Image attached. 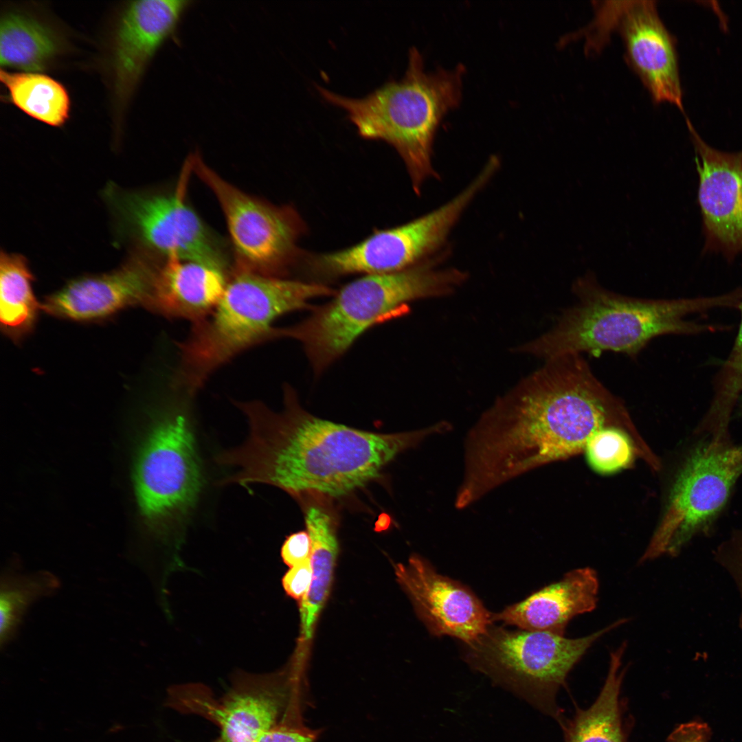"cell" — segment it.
<instances>
[{
    "mask_svg": "<svg viewBox=\"0 0 742 742\" xmlns=\"http://www.w3.org/2000/svg\"><path fill=\"white\" fill-rule=\"evenodd\" d=\"M58 50L50 30L38 21L18 12L2 16L0 25V63L25 72H38Z\"/></svg>",
    "mask_w": 742,
    "mask_h": 742,
    "instance_id": "obj_23",
    "label": "cell"
},
{
    "mask_svg": "<svg viewBox=\"0 0 742 742\" xmlns=\"http://www.w3.org/2000/svg\"><path fill=\"white\" fill-rule=\"evenodd\" d=\"M464 71L462 65L427 71L422 54L412 47L404 76L362 98L315 86L325 100L347 111L361 136L383 139L396 150L419 195L426 181L438 177L432 165L435 135L442 117L460 102Z\"/></svg>",
    "mask_w": 742,
    "mask_h": 742,
    "instance_id": "obj_4",
    "label": "cell"
},
{
    "mask_svg": "<svg viewBox=\"0 0 742 742\" xmlns=\"http://www.w3.org/2000/svg\"><path fill=\"white\" fill-rule=\"evenodd\" d=\"M710 726L701 721H692L677 726L669 734L667 742H710Z\"/></svg>",
    "mask_w": 742,
    "mask_h": 742,
    "instance_id": "obj_32",
    "label": "cell"
},
{
    "mask_svg": "<svg viewBox=\"0 0 742 742\" xmlns=\"http://www.w3.org/2000/svg\"><path fill=\"white\" fill-rule=\"evenodd\" d=\"M741 321L732 348L713 380V395L703 423L717 430L729 428L732 414L742 392V304Z\"/></svg>",
    "mask_w": 742,
    "mask_h": 742,
    "instance_id": "obj_27",
    "label": "cell"
},
{
    "mask_svg": "<svg viewBox=\"0 0 742 742\" xmlns=\"http://www.w3.org/2000/svg\"><path fill=\"white\" fill-rule=\"evenodd\" d=\"M696 435L675 471L640 563L664 554L675 556L695 537L712 534L742 475V444L730 437Z\"/></svg>",
    "mask_w": 742,
    "mask_h": 742,
    "instance_id": "obj_8",
    "label": "cell"
},
{
    "mask_svg": "<svg viewBox=\"0 0 742 742\" xmlns=\"http://www.w3.org/2000/svg\"><path fill=\"white\" fill-rule=\"evenodd\" d=\"M626 649L623 642L611 652L607 678L596 701L587 709H578L561 728L565 742H627L622 726L620 691L625 670L620 669Z\"/></svg>",
    "mask_w": 742,
    "mask_h": 742,
    "instance_id": "obj_22",
    "label": "cell"
},
{
    "mask_svg": "<svg viewBox=\"0 0 742 742\" xmlns=\"http://www.w3.org/2000/svg\"><path fill=\"white\" fill-rule=\"evenodd\" d=\"M236 405L247 418L249 432L243 445L217 457L220 464L235 469L223 483L247 489L269 484L298 499L346 495L377 477L401 453L440 432L432 425L382 434L322 419L301 406L289 385L281 412L258 401Z\"/></svg>",
    "mask_w": 742,
    "mask_h": 742,
    "instance_id": "obj_2",
    "label": "cell"
},
{
    "mask_svg": "<svg viewBox=\"0 0 742 742\" xmlns=\"http://www.w3.org/2000/svg\"><path fill=\"white\" fill-rule=\"evenodd\" d=\"M394 567L398 583L433 635L469 644L492 625L493 614L471 589L438 573L423 558L414 555Z\"/></svg>",
    "mask_w": 742,
    "mask_h": 742,
    "instance_id": "obj_15",
    "label": "cell"
},
{
    "mask_svg": "<svg viewBox=\"0 0 742 742\" xmlns=\"http://www.w3.org/2000/svg\"><path fill=\"white\" fill-rule=\"evenodd\" d=\"M191 1L141 0L124 10L115 36L114 68L121 97L130 95L160 46L175 32Z\"/></svg>",
    "mask_w": 742,
    "mask_h": 742,
    "instance_id": "obj_17",
    "label": "cell"
},
{
    "mask_svg": "<svg viewBox=\"0 0 742 742\" xmlns=\"http://www.w3.org/2000/svg\"><path fill=\"white\" fill-rule=\"evenodd\" d=\"M621 618L586 636L565 638L548 631L509 630L492 625L466 644L464 660L495 684L525 701L561 726L565 718L556 694L570 671L605 633L623 625Z\"/></svg>",
    "mask_w": 742,
    "mask_h": 742,
    "instance_id": "obj_7",
    "label": "cell"
},
{
    "mask_svg": "<svg viewBox=\"0 0 742 742\" xmlns=\"http://www.w3.org/2000/svg\"><path fill=\"white\" fill-rule=\"evenodd\" d=\"M598 589V577L594 569L576 568L524 600L493 614L492 620L520 629L564 636L573 618L596 608Z\"/></svg>",
    "mask_w": 742,
    "mask_h": 742,
    "instance_id": "obj_18",
    "label": "cell"
},
{
    "mask_svg": "<svg viewBox=\"0 0 742 742\" xmlns=\"http://www.w3.org/2000/svg\"><path fill=\"white\" fill-rule=\"evenodd\" d=\"M490 181V176L481 171L456 196L424 215L375 231L351 247L307 256L308 269L317 276L335 278L397 272L427 261L447 251L451 231Z\"/></svg>",
    "mask_w": 742,
    "mask_h": 742,
    "instance_id": "obj_9",
    "label": "cell"
},
{
    "mask_svg": "<svg viewBox=\"0 0 742 742\" xmlns=\"http://www.w3.org/2000/svg\"><path fill=\"white\" fill-rule=\"evenodd\" d=\"M636 451L627 431L616 426L605 427L596 431L583 450L589 466L603 475L614 474L630 466Z\"/></svg>",
    "mask_w": 742,
    "mask_h": 742,
    "instance_id": "obj_28",
    "label": "cell"
},
{
    "mask_svg": "<svg viewBox=\"0 0 742 742\" xmlns=\"http://www.w3.org/2000/svg\"><path fill=\"white\" fill-rule=\"evenodd\" d=\"M609 12L611 29L623 41L625 60L653 102H669L684 113L675 41L655 1H610Z\"/></svg>",
    "mask_w": 742,
    "mask_h": 742,
    "instance_id": "obj_13",
    "label": "cell"
},
{
    "mask_svg": "<svg viewBox=\"0 0 742 742\" xmlns=\"http://www.w3.org/2000/svg\"><path fill=\"white\" fill-rule=\"evenodd\" d=\"M715 561L730 576L739 593L741 609L739 626L742 631V529H735L719 543L714 553Z\"/></svg>",
    "mask_w": 742,
    "mask_h": 742,
    "instance_id": "obj_29",
    "label": "cell"
},
{
    "mask_svg": "<svg viewBox=\"0 0 742 742\" xmlns=\"http://www.w3.org/2000/svg\"><path fill=\"white\" fill-rule=\"evenodd\" d=\"M311 540L308 532L299 531L289 535L281 548V556L291 567L311 558Z\"/></svg>",
    "mask_w": 742,
    "mask_h": 742,
    "instance_id": "obj_31",
    "label": "cell"
},
{
    "mask_svg": "<svg viewBox=\"0 0 742 742\" xmlns=\"http://www.w3.org/2000/svg\"><path fill=\"white\" fill-rule=\"evenodd\" d=\"M60 587L57 577L47 571L31 574L5 573L1 579L0 643L6 645L14 636L29 607L38 599Z\"/></svg>",
    "mask_w": 742,
    "mask_h": 742,
    "instance_id": "obj_26",
    "label": "cell"
},
{
    "mask_svg": "<svg viewBox=\"0 0 742 742\" xmlns=\"http://www.w3.org/2000/svg\"><path fill=\"white\" fill-rule=\"evenodd\" d=\"M175 191L168 194H125L117 203L148 246L166 258L207 263L227 270V258L186 198L192 163L188 157Z\"/></svg>",
    "mask_w": 742,
    "mask_h": 742,
    "instance_id": "obj_12",
    "label": "cell"
},
{
    "mask_svg": "<svg viewBox=\"0 0 742 742\" xmlns=\"http://www.w3.org/2000/svg\"><path fill=\"white\" fill-rule=\"evenodd\" d=\"M609 426L630 427L627 412L582 355L547 360L499 396L469 431L457 500L469 506L524 473L575 456Z\"/></svg>",
    "mask_w": 742,
    "mask_h": 742,
    "instance_id": "obj_1",
    "label": "cell"
},
{
    "mask_svg": "<svg viewBox=\"0 0 742 742\" xmlns=\"http://www.w3.org/2000/svg\"><path fill=\"white\" fill-rule=\"evenodd\" d=\"M302 498L306 500L304 514L311 540L313 570L310 589L300 604L302 635L305 642L312 638L317 618L329 594L339 548L335 517L326 503L328 498Z\"/></svg>",
    "mask_w": 742,
    "mask_h": 742,
    "instance_id": "obj_21",
    "label": "cell"
},
{
    "mask_svg": "<svg viewBox=\"0 0 742 742\" xmlns=\"http://www.w3.org/2000/svg\"><path fill=\"white\" fill-rule=\"evenodd\" d=\"M686 123L695 151L704 250L732 261L742 254V151L712 148Z\"/></svg>",
    "mask_w": 742,
    "mask_h": 742,
    "instance_id": "obj_14",
    "label": "cell"
},
{
    "mask_svg": "<svg viewBox=\"0 0 742 742\" xmlns=\"http://www.w3.org/2000/svg\"><path fill=\"white\" fill-rule=\"evenodd\" d=\"M256 742H313V739L299 731L283 728H272Z\"/></svg>",
    "mask_w": 742,
    "mask_h": 742,
    "instance_id": "obj_33",
    "label": "cell"
},
{
    "mask_svg": "<svg viewBox=\"0 0 742 742\" xmlns=\"http://www.w3.org/2000/svg\"><path fill=\"white\" fill-rule=\"evenodd\" d=\"M313 578L311 558L293 566L284 574L282 585L286 593L296 600H302L308 593Z\"/></svg>",
    "mask_w": 742,
    "mask_h": 742,
    "instance_id": "obj_30",
    "label": "cell"
},
{
    "mask_svg": "<svg viewBox=\"0 0 742 742\" xmlns=\"http://www.w3.org/2000/svg\"><path fill=\"white\" fill-rule=\"evenodd\" d=\"M32 276L21 255L1 253L0 321L2 330L14 339L33 328L39 305L32 289Z\"/></svg>",
    "mask_w": 742,
    "mask_h": 742,
    "instance_id": "obj_24",
    "label": "cell"
},
{
    "mask_svg": "<svg viewBox=\"0 0 742 742\" xmlns=\"http://www.w3.org/2000/svg\"><path fill=\"white\" fill-rule=\"evenodd\" d=\"M335 292L323 284L234 270L216 306L179 344L177 386L194 394L232 357L272 339L278 317L312 309L311 300Z\"/></svg>",
    "mask_w": 742,
    "mask_h": 742,
    "instance_id": "obj_5",
    "label": "cell"
},
{
    "mask_svg": "<svg viewBox=\"0 0 742 742\" xmlns=\"http://www.w3.org/2000/svg\"><path fill=\"white\" fill-rule=\"evenodd\" d=\"M157 271L144 262L133 260L110 273L71 282L47 297L42 308L58 317L89 321L128 306H146Z\"/></svg>",
    "mask_w": 742,
    "mask_h": 742,
    "instance_id": "obj_16",
    "label": "cell"
},
{
    "mask_svg": "<svg viewBox=\"0 0 742 742\" xmlns=\"http://www.w3.org/2000/svg\"><path fill=\"white\" fill-rule=\"evenodd\" d=\"M578 302L561 315L548 331L513 348V352L545 361L567 355L603 352L636 358L653 339L666 335H697L726 330L727 326L688 319L717 308H737L742 287L718 295L642 299L603 287L590 271L572 285Z\"/></svg>",
    "mask_w": 742,
    "mask_h": 742,
    "instance_id": "obj_3",
    "label": "cell"
},
{
    "mask_svg": "<svg viewBox=\"0 0 742 742\" xmlns=\"http://www.w3.org/2000/svg\"><path fill=\"white\" fill-rule=\"evenodd\" d=\"M11 102L36 120L61 126L69 117L70 100L61 83L38 72H0Z\"/></svg>",
    "mask_w": 742,
    "mask_h": 742,
    "instance_id": "obj_25",
    "label": "cell"
},
{
    "mask_svg": "<svg viewBox=\"0 0 742 742\" xmlns=\"http://www.w3.org/2000/svg\"><path fill=\"white\" fill-rule=\"evenodd\" d=\"M229 278L227 270L207 263L166 258L157 269L146 307L168 317L196 323L216 306Z\"/></svg>",
    "mask_w": 742,
    "mask_h": 742,
    "instance_id": "obj_19",
    "label": "cell"
},
{
    "mask_svg": "<svg viewBox=\"0 0 742 742\" xmlns=\"http://www.w3.org/2000/svg\"><path fill=\"white\" fill-rule=\"evenodd\" d=\"M267 682L247 679L219 703L199 702L219 727L216 742H256L274 727L281 709V695Z\"/></svg>",
    "mask_w": 742,
    "mask_h": 742,
    "instance_id": "obj_20",
    "label": "cell"
},
{
    "mask_svg": "<svg viewBox=\"0 0 742 742\" xmlns=\"http://www.w3.org/2000/svg\"><path fill=\"white\" fill-rule=\"evenodd\" d=\"M447 252L413 267L392 273L366 274L336 291L329 302L313 307L302 322L276 328L273 339L300 341L316 373L343 355L355 339L407 303L440 297L456 291L467 280L466 271L441 268Z\"/></svg>",
    "mask_w": 742,
    "mask_h": 742,
    "instance_id": "obj_6",
    "label": "cell"
},
{
    "mask_svg": "<svg viewBox=\"0 0 742 742\" xmlns=\"http://www.w3.org/2000/svg\"><path fill=\"white\" fill-rule=\"evenodd\" d=\"M190 157L192 170L224 214L236 256L235 271L276 277L286 272L302 254L297 243L306 227L297 211L243 192L208 167L199 153Z\"/></svg>",
    "mask_w": 742,
    "mask_h": 742,
    "instance_id": "obj_11",
    "label": "cell"
},
{
    "mask_svg": "<svg viewBox=\"0 0 742 742\" xmlns=\"http://www.w3.org/2000/svg\"><path fill=\"white\" fill-rule=\"evenodd\" d=\"M135 488L142 515L165 532L192 508L203 485L201 462L190 420L170 410L155 425L139 456Z\"/></svg>",
    "mask_w": 742,
    "mask_h": 742,
    "instance_id": "obj_10",
    "label": "cell"
},
{
    "mask_svg": "<svg viewBox=\"0 0 742 742\" xmlns=\"http://www.w3.org/2000/svg\"><path fill=\"white\" fill-rule=\"evenodd\" d=\"M734 413L735 416L742 418V392L737 401Z\"/></svg>",
    "mask_w": 742,
    "mask_h": 742,
    "instance_id": "obj_34",
    "label": "cell"
}]
</instances>
